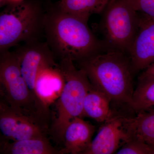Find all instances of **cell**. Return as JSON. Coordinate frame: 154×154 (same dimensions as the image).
I'll return each mask as SVG.
<instances>
[{"mask_svg":"<svg viewBox=\"0 0 154 154\" xmlns=\"http://www.w3.org/2000/svg\"><path fill=\"white\" fill-rule=\"evenodd\" d=\"M47 7L37 0L5 6L0 14V52L44 36Z\"/></svg>","mask_w":154,"mask_h":154,"instance_id":"obj_3","label":"cell"},{"mask_svg":"<svg viewBox=\"0 0 154 154\" xmlns=\"http://www.w3.org/2000/svg\"><path fill=\"white\" fill-rule=\"evenodd\" d=\"M129 116L116 112L103 123L89 148L83 154H112L117 152L130 139Z\"/></svg>","mask_w":154,"mask_h":154,"instance_id":"obj_9","label":"cell"},{"mask_svg":"<svg viewBox=\"0 0 154 154\" xmlns=\"http://www.w3.org/2000/svg\"><path fill=\"white\" fill-rule=\"evenodd\" d=\"M117 154H154V144L132 137L116 153Z\"/></svg>","mask_w":154,"mask_h":154,"instance_id":"obj_18","label":"cell"},{"mask_svg":"<svg viewBox=\"0 0 154 154\" xmlns=\"http://www.w3.org/2000/svg\"><path fill=\"white\" fill-rule=\"evenodd\" d=\"M96 127L82 117L74 118L65 132L60 154H83L89 148Z\"/></svg>","mask_w":154,"mask_h":154,"instance_id":"obj_12","label":"cell"},{"mask_svg":"<svg viewBox=\"0 0 154 154\" xmlns=\"http://www.w3.org/2000/svg\"><path fill=\"white\" fill-rule=\"evenodd\" d=\"M1 154H60V150L54 147L47 137L1 142Z\"/></svg>","mask_w":154,"mask_h":154,"instance_id":"obj_14","label":"cell"},{"mask_svg":"<svg viewBox=\"0 0 154 154\" xmlns=\"http://www.w3.org/2000/svg\"><path fill=\"white\" fill-rule=\"evenodd\" d=\"M110 0H60L57 5L62 11L88 22L94 14H101Z\"/></svg>","mask_w":154,"mask_h":154,"instance_id":"obj_16","label":"cell"},{"mask_svg":"<svg viewBox=\"0 0 154 154\" xmlns=\"http://www.w3.org/2000/svg\"><path fill=\"white\" fill-rule=\"evenodd\" d=\"M65 79L59 64L42 69L36 78L35 91L42 110L50 120V106L60 96L65 85Z\"/></svg>","mask_w":154,"mask_h":154,"instance_id":"obj_11","label":"cell"},{"mask_svg":"<svg viewBox=\"0 0 154 154\" xmlns=\"http://www.w3.org/2000/svg\"><path fill=\"white\" fill-rule=\"evenodd\" d=\"M0 84L1 97L12 108L48 127L40 118L35 101L22 76L15 51L0 52Z\"/></svg>","mask_w":154,"mask_h":154,"instance_id":"obj_6","label":"cell"},{"mask_svg":"<svg viewBox=\"0 0 154 154\" xmlns=\"http://www.w3.org/2000/svg\"><path fill=\"white\" fill-rule=\"evenodd\" d=\"M17 46L14 51L19 58L22 76L35 101L39 116L43 117L45 113L35 91L36 78L44 67L57 64L55 57L46 42L36 40Z\"/></svg>","mask_w":154,"mask_h":154,"instance_id":"obj_7","label":"cell"},{"mask_svg":"<svg viewBox=\"0 0 154 154\" xmlns=\"http://www.w3.org/2000/svg\"><path fill=\"white\" fill-rule=\"evenodd\" d=\"M46 42L56 59L79 62L106 51L85 20L58 6L47 7L44 25Z\"/></svg>","mask_w":154,"mask_h":154,"instance_id":"obj_1","label":"cell"},{"mask_svg":"<svg viewBox=\"0 0 154 154\" xmlns=\"http://www.w3.org/2000/svg\"><path fill=\"white\" fill-rule=\"evenodd\" d=\"M59 66L65 82L54 104V113L48 132L57 144H63L65 132L70 122L75 117H83L84 100L92 88L85 72L77 69L72 60H60Z\"/></svg>","mask_w":154,"mask_h":154,"instance_id":"obj_4","label":"cell"},{"mask_svg":"<svg viewBox=\"0 0 154 154\" xmlns=\"http://www.w3.org/2000/svg\"><path fill=\"white\" fill-rule=\"evenodd\" d=\"M141 74H143L149 75L154 77V63L150 66L148 68L146 69L145 70L142 72Z\"/></svg>","mask_w":154,"mask_h":154,"instance_id":"obj_21","label":"cell"},{"mask_svg":"<svg viewBox=\"0 0 154 154\" xmlns=\"http://www.w3.org/2000/svg\"><path fill=\"white\" fill-rule=\"evenodd\" d=\"M141 15L154 19V0H129Z\"/></svg>","mask_w":154,"mask_h":154,"instance_id":"obj_19","label":"cell"},{"mask_svg":"<svg viewBox=\"0 0 154 154\" xmlns=\"http://www.w3.org/2000/svg\"><path fill=\"white\" fill-rule=\"evenodd\" d=\"M111 103L107 95L92 87L84 100L83 117L86 116L104 123L116 112L110 107Z\"/></svg>","mask_w":154,"mask_h":154,"instance_id":"obj_13","label":"cell"},{"mask_svg":"<svg viewBox=\"0 0 154 154\" xmlns=\"http://www.w3.org/2000/svg\"><path fill=\"white\" fill-rule=\"evenodd\" d=\"M128 129L130 138H140L146 142L154 144V111L142 112L129 117Z\"/></svg>","mask_w":154,"mask_h":154,"instance_id":"obj_17","label":"cell"},{"mask_svg":"<svg viewBox=\"0 0 154 154\" xmlns=\"http://www.w3.org/2000/svg\"><path fill=\"white\" fill-rule=\"evenodd\" d=\"M77 63L93 88L104 93L115 105L130 107L134 74L128 54L109 50Z\"/></svg>","mask_w":154,"mask_h":154,"instance_id":"obj_2","label":"cell"},{"mask_svg":"<svg viewBox=\"0 0 154 154\" xmlns=\"http://www.w3.org/2000/svg\"><path fill=\"white\" fill-rule=\"evenodd\" d=\"M140 15L139 29L129 54L134 74L154 63V19Z\"/></svg>","mask_w":154,"mask_h":154,"instance_id":"obj_10","label":"cell"},{"mask_svg":"<svg viewBox=\"0 0 154 154\" xmlns=\"http://www.w3.org/2000/svg\"><path fill=\"white\" fill-rule=\"evenodd\" d=\"M23 1L24 0H0V6L2 8L9 5L21 2Z\"/></svg>","mask_w":154,"mask_h":154,"instance_id":"obj_20","label":"cell"},{"mask_svg":"<svg viewBox=\"0 0 154 154\" xmlns=\"http://www.w3.org/2000/svg\"><path fill=\"white\" fill-rule=\"evenodd\" d=\"M100 15L98 28L106 51L129 56L139 29L140 14L129 0H110Z\"/></svg>","mask_w":154,"mask_h":154,"instance_id":"obj_5","label":"cell"},{"mask_svg":"<svg viewBox=\"0 0 154 154\" xmlns=\"http://www.w3.org/2000/svg\"><path fill=\"white\" fill-rule=\"evenodd\" d=\"M130 108L136 113L154 111V77L141 73Z\"/></svg>","mask_w":154,"mask_h":154,"instance_id":"obj_15","label":"cell"},{"mask_svg":"<svg viewBox=\"0 0 154 154\" xmlns=\"http://www.w3.org/2000/svg\"><path fill=\"white\" fill-rule=\"evenodd\" d=\"M0 130L4 140L12 141L47 137L49 129L35 119L18 112L2 97Z\"/></svg>","mask_w":154,"mask_h":154,"instance_id":"obj_8","label":"cell"}]
</instances>
